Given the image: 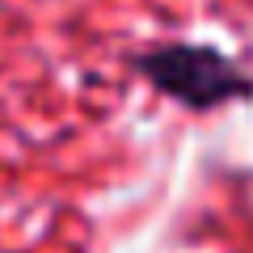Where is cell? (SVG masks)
<instances>
[{
	"label": "cell",
	"mask_w": 253,
	"mask_h": 253,
	"mask_svg": "<svg viewBox=\"0 0 253 253\" xmlns=\"http://www.w3.org/2000/svg\"><path fill=\"white\" fill-rule=\"evenodd\" d=\"M139 76L156 93L181 101L186 110H215L224 101L253 97V81L236 59H228L215 46H194V42H169L144 51L131 59Z\"/></svg>",
	"instance_id": "cell-1"
}]
</instances>
